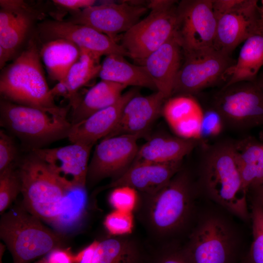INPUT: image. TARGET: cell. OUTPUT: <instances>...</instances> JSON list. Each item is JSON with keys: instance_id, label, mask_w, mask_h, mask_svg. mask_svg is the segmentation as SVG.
Instances as JSON below:
<instances>
[{"instance_id": "cell-1", "label": "cell", "mask_w": 263, "mask_h": 263, "mask_svg": "<svg viewBox=\"0 0 263 263\" xmlns=\"http://www.w3.org/2000/svg\"><path fill=\"white\" fill-rule=\"evenodd\" d=\"M194 193L190 176L182 169L155 191L139 193L138 218L158 245L169 243L187 227L193 212Z\"/></svg>"}, {"instance_id": "cell-2", "label": "cell", "mask_w": 263, "mask_h": 263, "mask_svg": "<svg viewBox=\"0 0 263 263\" xmlns=\"http://www.w3.org/2000/svg\"><path fill=\"white\" fill-rule=\"evenodd\" d=\"M200 184L212 200L242 220H250L245 189L236 161L235 143L207 146L200 167Z\"/></svg>"}, {"instance_id": "cell-3", "label": "cell", "mask_w": 263, "mask_h": 263, "mask_svg": "<svg viewBox=\"0 0 263 263\" xmlns=\"http://www.w3.org/2000/svg\"><path fill=\"white\" fill-rule=\"evenodd\" d=\"M37 45L30 40L27 48L1 72L0 93L5 100L54 113L67 112L57 106L40 62Z\"/></svg>"}, {"instance_id": "cell-4", "label": "cell", "mask_w": 263, "mask_h": 263, "mask_svg": "<svg viewBox=\"0 0 263 263\" xmlns=\"http://www.w3.org/2000/svg\"><path fill=\"white\" fill-rule=\"evenodd\" d=\"M0 237L12 255L13 263H30L61 248L64 236L46 226L21 204L1 214Z\"/></svg>"}, {"instance_id": "cell-5", "label": "cell", "mask_w": 263, "mask_h": 263, "mask_svg": "<svg viewBox=\"0 0 263 263\" xmlns=\"http://www.w3.org/2000/svg\"><path fill=\"white\" fill-rule=\"evenodd\" d=\"M17 170L21 182L22 205L51 225L69 189L49 166L32 152L20 162Z\"/></svg>"}, {"instance_id": "cell-6", "label": "cell", "mask_w": 263, "mask_h": 263, "mask_svg": "<svg viewBox=\"0 0 263 263\" xmlns=\"http://www.w3.org/2000/svg\"><path fill=\"white\" fill-rule=\"evenodd\" d=\"M67 113H52L4 99L0 102V124L32 149L39 148L68 138L72 124Z\"/></svg>"}, {"instance_id": "cell-7", "label": "cell", "mask_w": 263, "mask_h": 263, "mask_svg": "<svg viewBox=\"0 0 263 263\" xmlns=\"http://www.w3.org/2000/svg\"><path fill=\"white\" fill-rule=\"evenodd\" d=\"M238 241L229 222L210 214L200 220L182 249L190 263H238Z\"/></svg>"}, {"instance_id": "cell-8", "label": "cell", "mask_w": 263, "mask_h": 263, "mask_svg": "<svg viewBox=\"0 0 263 263\" xmlns=\"http://www.w3.org/2000/svg\"><path fill=\"white\" fill-rule=\"evenodd\" d=\"M171 0H153L148 4L149 14L123 34L121 46L129 57L141 62L176 32L178 5Z\"/></svg>"}, {"instance_id": "cell-9", "label": "cell", "mask_w": 263, "mask_h": 263, "mask_svg": "<svg viewBox=\"0 0 263 263\" xmlns=\"http://www.w3.org/2000/svg\"><path fill=\"white\" fill-rule=\"evenodd\" d=\"M225 125L236 129L263 126L262 82H243L223 88L214 106Z\"/></svg>"}, {"instance_id": "cell-10", "label": "cell", "mask_w": 263, "mask_h": 263, "mask_svg": "<svg viewBox=\"0 0 263 263\" xmlns=\"http://www.w3.org/2000/svg\"><path fill=\"white\" fill-rule=\"evenodd\" d=\"M176 34L183 54L214 48L217 19L212 0H183L178 5Z\"/></svg>"}, {"instance_id": "cell-11", "label": "cell", "mask_w": 263, "mask_h": 263, "mask_svg": "<svg viewBox=\"0 0 263 263\" xmlns=\"http://www.w3.org/2000/svg\"><path fill=\"white\" fill-rule=\"evenodd\" d=\"M183 56L184 62L176 79L173 94L192 95L198 93L223 79L225 72L233 64L229 56L214 48L183 54Z\"/></svg>"}, {"instance_id": "cell-12", "label": "cell", "mask_w": 263, "mask_h": 263, "mask_svg": "<svg viewBox=\"0 0 263 263\" xmlns=\"http://www.w3.org/2000/svg\"><path fill=\"white\" fill-rule=\"evenodd\" d=\"M138 136L122 134L105 137L96 146L89 162L87 184L103 179L113 180L133 163L139 146Z\"/></svg>"}, {"instance_id": "cell-13", "label": "cell", "mask_w": 263, "mask_h": 263, "mask_svg": "<svg viewBox=\"0 0 263 263\" xmlns=\"http://www.w3.org/2000/svg\"><path fill=\"white\" fill-rule=\"evenodd\" d=\"M149 10L138 2L106 3L75 12L71 22L92 27L116 40L118 34L128 31Z\"/></svg>"}, {"instance_id": "cell-14", "label": "cell", "mask_w": 263, "mask_h": 263, "mask_svg": "<svg viewBox=\"0 0 263 263\" xmlns=\"http://www.w3.org/2000/svg\"><path fill=\"white\" fill-rule=\"evenodd\" d=\"M214 48L228 56L241 42L263 32V22L257 1L245 0L239 8L217 19Z\"/></svg>"}, {"instance_id": "cell-15", "label": "cell", "mask_w": 263, "mask_h": 263, "mask_svg": "<svg viewBox=\"0 0 263 263\" xmlns=\"http://www.w3.org/2000/svg\"><path fill=\"white\" fill-rule=\"evenodd\" d=\"M93 146L72 143L54 148H34L31 152L44 161L69 189L85 188Z\"/></svg>"}, {"instance_id": "cell-16", "label": "cell", "mask_w": 263, "mask_h": 263, "mask_svg": "<svg viewBox=\"0 0 263 263\" xmlns=\"http://www.w3.org/2000/svg\"><path fill=\"white\" fill-rule=\"evenodd\" d=\"M41 29L47 37L64 39L79 48L101 57L117 54L129 56V54L115 39L88 26L71 21L51 20L42 24Z\"/></svg>"}, {"instance_id": "cell-17", "label": "cell", "mask_w": 263, "mask_h": 263, "mask_svg": "<svg viewBox=\"0 0 263 263\" xmlns=\"http://www.w3.org/2000/svg\"><path fill=\"white\" fill-rule=\"evenodd\" d=\"M0 66L15 54L33 23L34 13L21 0L0 1Z\"/></svg>"}, {"instance_id": "cell-18", "label": "cell", "mask_w": 263, "mask_h": 263, "mask_svg": "<svg viewBox=\"0 0 263 263\" xmlns=\"http://www.w3.org/2000/svg\"><path fill=\"white\" fill-rule=\"evenodd\" d=\"M183 50L175 34L142 62L157 91L167 99L173 94L176 79L182 64Z\"/></svg>"}, {"instance_id": "cell-19", "label": "cell", "mask_w": 263, "mask_h": 263, "mask_svg": "<svg viewBox=\"0 0 263 263\" xmlns=\"http://www.w3.org/2000/svg\"><path fill=\"white\" fill-rule=\"evenodd\" d=\"M182 161L168 163L134 161L120 176L105 186L104 189L128 186L140 194L152 193L169 182L182 169Z\"/></svg>"}, {"instance_id": "cell-20", "label": "cell", "mask_w": 263, "mask_h": 263, "mask_svg": "<svg viewBox=\"0 0 263 263\" xmlns=\"http://www.w3.org/2000/svg\"><path fill=\"white\" fill-rule=\"evenodd\" d=\"M166 100L158 91L148 95L134 96L124 107L114 130L106 137L122 134L140 137L162 113Z\"/></svg>"}, {"instance_id": "cell-21", "label": "cell", "mask_w": 263, "mask_h": 263, "mask_svg": "<svg viewBox=\"0 0 263 263\" xmlns=\"http://www.w3.org/2000/svg\"><path fill=\"white\" fill-rule=\"evenodd\" d=\"M138 94L131 89L122 94L113 104L92 114L83 121L72 125L68 138L72 143L93 146L99 139L109 135L117 124L128 102Z\"/></svg>"}, {"instance_id": "cell-22", "label": "cell", "mask_w": 263, "mask_h": 263, "mask_svg": "<svg viewBox=\"0 0 263 263\" xmlns=\"http://www.w3.org/2000/svg\"><path fill=\"white\" fill-rule=\"evenodd\" d=\"M204 113L191 95L177 94L166 100L161 114L177 136L199 141Z\"/></svg>"}, {"instance_id": "cell-23", "label": "cell", "mask_w": 263, "mask_h": 263, "mask_svg": "<svg viewBox=\"0 0 263 263\" xmlns=\"http://www.w3.org/2000/svg\"><path fill=\"white\" fill-rule=\"evenodd\" d=\"M199 140L185 139L177 136L157 135L141 146L134 161L168 163L182 161L197 145Z\"/></svg>"}, {"instance_id": "cell-24", "label": "cell", "mask_w": 263, "mask_h": 263, "mask_svg": "<svg viewBox=\"0 0 263 263\" xmlns=\"http://www.w3.org/2000/svg\"><path fill=\"white\" fill-rule=\"evenodd\" d=\"M263 66V34L254 35L244 41L236 63L227 69L223 79L227 80L223 88L234 84L253 81Z\"/></svg>"}, {"instance_id": "cell-25", "label": "cell", "mask_w": 263, "mask_h": 263, "mask_svg": "<svg viewBox=\"0 0 263 263\" xmlns=\"http://www.w3.org/2000/svg\"><path fill=\"white\" fill-rule=\"evenodd\" d=\"M98 76L102 80L113 81L127 87H145L157 91L144 67L130 63L122 55L106 56L101 64Z\"/></svg>"}, {"instance_id": "cell-26", "label": "cell", "mask_w": 263, "mask_h": 263, "mask_svg": "<svg viewBox=\"0 0 263 263\" xmlns=\"http://www.w3.org/2000/svg\"><path fill=\"white\" fill-rule=\"evenodd\" d=\"M236 161L245 189L263 182V142L248 137L235 143Z\"/></svg>"}, {"instance_id": "cell-27", "label": "cell", "mask_w": 263, "mask_h": 263, "mask_svg": "<svg viewBox=\"0 0 263 263\" xmlns=\"http://www.w3.org/2000/svg\"><path fill=\"white\" fill-rule=\"evenodd\" d=\"M146 254L130 235L98 241L92 263H145Z\"/></svg>"}, {"instance_id": "cell-28", "label": "cell", "mask_w": 263, "mask_h": 263, "mask_svg": "<svg viewBox=\"0 0 263 263\" xmlns=\"http://www.w3.org/2000/svg\"><path fill=\"white\" fill-rule=\"evenodd\" d=\"M40 54L50 77L61 83L78 59L80 49L71 41L58 38L44 44Z\"/></svg>"}, {"instance_id": "cell-29", "label": "cell", "mask_w": 263, "mask_h": 263, "mask_svg": "<svg viewBox=\"0 0 263 263\" xmlns=\"http://www.w3.org/2000/svg\"><path fill=\"white\" fill-rule=\"evenodd\" d=\"M127 86L111 81L101 80L92 87L73 108L71 123H78L94 113L115 103Z\"/></svg>"}, {"instance_id": "cell-30", "label": "cell", "mask_w": 263, "mask_h": 263, "mask_svg": "<svg viewBox=\"0 0 263 263\" xmlns=\"http://www.w3.org/2000/svg\"><path fill=\"white\" fill-rule=\"evenodd\" d=\"M88 204L86 187L67 190L61 203L59 212L51 226L64 236L78 227L86 213Z\"/></svg>"}, {"instance_id": "cell-31", "label": "cell", "mask_w": 263, "mask_h": 263, "mask_svg": "<svg viewBox=\"0 0 263 263\" xmlns=\"http://www.w3.org/2000/svg\"><path fill=\"white\" fill-rule=\"evenodd\" d=\"M80 55L69 70L64 82L61 84L65 90L74 108L79 101L76 99L77 91L99 75L101 64L100 56L85 49L80 48Z\"/></svg>"}, {"instance_id": "cell-32", "label": "cell", "mask_w": 263, "mask_h": 263, "mask_svg": "<svg viewBox=\"0 0 263 263\" xmlns=\"http://www.w3.org/2000/svg\"><path fill=\"white\" fill-rule=\"evenodd\" d=\"M252 241L244 258L245 263H263V206L251 200Z\"/></svg>"}, {"instance_id": "cell-33", "label": "cell", "mask_w": 263, "mask_h": 263, "mask_svg": "<svg viewBox=\"0 0 263 263\" xmlns=\"http://www.w3.org/2000/svg\"><path fill=\"white\" fill-rule=\"evenodd\" d=\"M19 176L15 165L0 172V213L1 215L21 193Z\"/></svg>"}, {"instance_id": "cell-34", "label": "cell", "mask_w": 263, "mask_h": 263, "mask_svg": "<svg viewBox=\"0 0 263 263\" xmlns=\"http://www.w3.org/2000/svg\"><path fill=\"white\" fill-rule=\"evenodd\" d=\"M140 194L134 188L120 186L112 188L109 201L113 210L133 213L138 207Z\"/></svg>"}, {"instance_id": "cell-35", "label": "cell", "mask_w": 263, "mask_h": 263, "mask_svg": "<svg viewBox=\"0 0 263 263\" xmlns=\"http://www.w3.org/2000/svg\"><path fill=\"white\" fill-rule=\"evenodd\" d=\"M103 224L111 236H129L134 226L133 213L113 210L107 214Z\"/></svg>"}, {"instance_id": "cell-36", "label": "cell", "mask_w": 263, "mask_h": 263, "mask_svg": "<svg viewBox=\"0 0 263 263\" xmlns=\"http://www.w3.org/2000/svg\"><path fill=\"white\" fill-rule=\"evenodd\" d=\"M145 263H190L182 246L174 243L158 245L150 255L146 256Z\"/></svg>"}, {"instance_id": "cell-37", "label": "cell", "mask_w": 263, "mask_h": 263, "mask_svg": "<svg viewBox=\"0 0 263 263\" xmlns=\"http://www.w3.org/2000/svg\"><path fill=\"white\" fill-rule=\"evenodd\" d=\"M225 126V122L222 115L214 108L204 111L201 139L217 136L221 133Z\"/></svg>"}, {"instance_id": "cell-38", "label": "cell", "mask_w": 263, "mask_h": 263, "mask_svg": "<svg viewBox=\"0 0 263 263\" xmlns=\"http://www.w3.org/2000/svg\"><path fill=\"white\" fill-rule=\"evenodd\" d=\"M18 149L13 138L3 130L0 131V172L15 165Z\"/></svg>"}, {"instance_id": "cell-39", "label": "cell", "mask_w": 263, "mask_h": 263, "mask_svg": "<svg viewBox=\"0 0 263 263\" xmlns=\"http://www.w3.org/2000/svg\"><path fill=\"white\" fill-rule=\"evenodd\" d=\"M245 0H212L214 13L217 19L221 16L233 11L244 3Z\"/></svg>"}, {"instance_id": "cell-40", "label": "cell", "mask_w": 263, "mask_h": 263, "mask_svg": "<svg viewBox=\"0 0 263 263\" xmlns=\"http://www.w3.org/2000/svg\"><path fill=\"white\" fill-rule=\"evenodd\" d=\"M47 263H74L75 256L61 248L54 249L44 258Z\"/></svg>"}, {"instance_id": "cell-41", "label": "cell", "mask_w": 263, "mask_h": 263, "mask_svg": "<svg viewBox=\"0 0 263 263\" xmlns=\"http://www.w3.org/2000/svg\"><path fill=\"white\" fill-rule=\"evenodd\" d=\"M53 1L59 6L76 11L81 8L93 6L95 2L93 0H54Z\"/></svg>"}, {"instance_id": "cell-42", "label": "cell", "mask_w": 263, "mask_h": 263, "mask_svg": "<svg viewBox=\"0 0 263 263\" xmlns=\"http://www.w3.org/2000/svg\"><path fill=\"white\" fill-rule=\"evenodd\" d=\"M98 241H94L75 256L76 263H92Z\"/></svg>"}, {"instance_id": "cell-43", "label": "cell", "mask_w": 263, "mask_h": 263, "mask_svg": "<svg viewBox=\"0 0 263 263\" xmlns=\"http://www.w3.org/2000/svg\"><path fill=\"white\" fill-rule=\"evenodd\" d=\"M249 193L250 200H253L263 206V182L259 185L250 189Z\"/></svg>"}, {"instance_id": "cell-44", "label": "cell", "mask_w": 263, "mask_h": 263, "mask_svg": "<svg viewBox=\"0 0 263 263\" xmlns=\"http://www.w3.org/2000/svg\"><path fill=\"white\" fill-rule=\"evenodd\" d=\"M262 6L260 8L262 19H263V0H261Z\"/></svg>"}, {"instance_id": "cell-45", "label": "cell", "mask_w": 263, "mask_h": 263, "mask_svg": "<svg viewBox=\"0 0 263 263\" xmlns=\"http://www.w3.org/2000/svg\"><path fill=\"white\" fill-rule=\"evenodd\" d=\"M35 263H47L45 259L44 258H43L42 259H41V260L39 261L38 262H36Z\"/></svg>"}, {"instance_id": "cell-46", "label": "cell", "mask_w": 263, "mask_h": 263, "mask_svg": "<svg viewBox=\"0 0 263 263\" xmlns=\"http://www.w3.org/2000/svg\"><path fill=\"white\" fill-rule=\"evenodd\" d=\"M261 137H262V138L263 139V130L261 132Z\"/></svg>"}, {"instance_id": "cell-47", "label": "cell", "mask_w": 263, "mask_h": 263, "mask_svg": "<svg viewBox=\"0 0 263 263\" xmlns=\"http://www.w3.org/2000/svg\"><path fill=\"white\" fill-rule=\"evenodd\" d=\"M241 263H245V262L244 261V258L243 259V260L242 261V262Z\"/></svg>"}, {"instance_id": "cell-48", "label": "cell", "mask_w": 263, "mask_h": 263, "mask_svg": "<svg viewBox=\"0 0 263 263\" xmlns=\"http://www.w3.org/2000/svg\"><path fill=\"white\" fill-rule=\"evenodd\" d=\"M262 22H263V19H262Z\"/></svg>"}, {"instance_id": "cell-49", "label": "cell", "mask_w": 263, "mask_h": 263, "mask_svg": "<svg viewBox=\"0 0 263 263\" xmlns=\"http://www.w3.org/2000/svg\"><path fill=\"white\" fill-rule=\"evenodd\" d=\"M262 84H263V82H262Z\"/></svg>"}]
</instances>
